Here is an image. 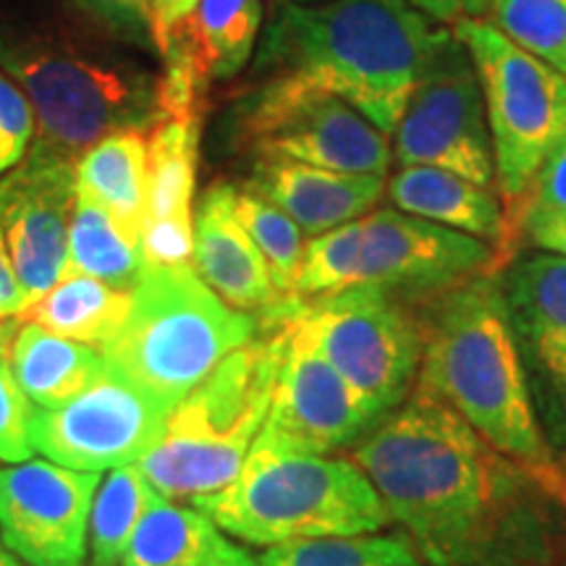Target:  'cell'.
Returning <instances> with one entry per match:
<instances>
[{"label": "cell", "instance_id": "obj_24", "mask_svg": "<svg viewBox=\"0 0 566 566\" xmlns=\"http://www.w3.org/2000/svg\"><path fill=\"white\" fill-rule=\"evenodd\" d=\"M200 113L168 116L147 137L145 221H192ZM145 226V223H142Z\"/></svg>", "mask_w": 566, "mask_h": 566}, {"label": "cell", "instance_id": "obj_6", "mask_svg": "<svg viewBox=\"0 0 566 566\" xmlns=\"http://www.w3.org/2000/svg\"><path fill=\"white\" fill-rule=\"evenodd\" d=\"M258 334V317L226 304L192 265H145L126 323L101 352L113 373L171 412Z\"/></svg>", "mask_w": 566, "mask_h": 566}, {"label": "cell", "instance_id": "obj_43", "mask_svg": "<svg viewBox=\"0 0 566 566\" xmlns=\"http://www.w3.org/2000/svg\"><path fill=\"white\" fill-rule=\"evenodd\" d=\"M286 3H296V6H315V3H328V0H286Z\"/></svg>", "mask_w": 566, "mask_h": 566}, {"label": "cell", "instance_id": "obj_31", "mask_svg": "<svg viewBox=\"0 0 566 566\" xmlns=\"http://www.w3.org/2000/svg\"><path fill=\"white\" fill-rule=\"evenodd\" d=\"M485 21L566 74V0H491Z\"/></svg>", "mask_w": 566, "mask_h": 566}, {"label": "cell", "instance_id": "obj_14", "mask_svg": "<svg viewBox=\"0 0 566 566\" xmlns=\"http://www.w3.org/2000/svg\"><path fill=\"white\" fill-rule=\"evenodd\" d=\"M495 265V247L470 233L396 208H375L363 218L359 283H373L407 302L436 300L478 275L493 273Z\"/></svg>", "mask_w": 566, "mask_h": 566}, {"label": "cell", "instance_id": "obj_35", "mask_svg": "<svg viewBox=\"0 0 566 566\" xmlns=\"http://www.w3.org/2000/svg\"><path fill=\"white\" fill-rule=\"evenodd\" d=\"M139 250L147 265H192L195 221H145Z\"/></svg>", "mask_w": 566, "mask_h": 566}, {"label": "cell", "instance_id": "obj_33", "mask_svg": "<svg viewBox=\"0 0 566 566\" xmlns=\"http://www.w3.org/2000/svg\"><path fill=\"white\" fill-rule=\"evenodd\" d=\"M17 331V321L0 323V459L9 464L27 462L34 454V446L30 441L34 407L21 391L11 365V344Z\"/></svg>", "mask_w": 566, "mask_h": 566}, {"label": "cell", "instance_id": "obj_8", "mask_svg": "<svg viewBox=\"0 0 566 566\" xmlns=\"http://www.w3.org/2000/svg\"><path fill=\"white\" fill-rule=\"evenodd\" d=\"M451 30L470 51L483 84L495 187L516 233L530 187L566 134V74L514 45L491 21H459Z\"/></svg>", "mask_w": 566, "mask_h": 566}, {"label": "cell", "instance_id": "obj_36", "mask_svg": "<svg viewBox=\"0 0 566 566\" xmlns=\"http://www.w3.org/2000/svg\"><path fill=\"white\" fill-rule=\"evenodd\" d=\"M74 3L113 32L153 45V0H74Z\"/></svg>", "mask_w": 566, "mask_h": 566}, {"label": "cell", "instance_id": "obj_11", "mask_svg": "<svg viewBox=\"0 0 566 566\" xmlns=\"http://www.w3.org/2000/svg\"><path fill=\"white\" fill-rule=\"evenodd\" d=\"M391 153L399 168L433 166L480 187H495L483 84L454 30L424 63L391 134Z\"/></svg>", "mask_w": 566, "mask_h": 566}, {"label": "cell", "instance_id": "obj_25", "mask_svg": "<svg viewBox=\"0 0 566 566\" xmlns=\"http://www.w3.org/2000/svg\"><path fill=\"white\" fill-rule=\"evenodd\" d=\"M129 307L132 292L113 289L90 275L69 273L27 310V317L55 336L103 349L122 331Z\"/></svg>", "mask_w": 566, "mask_h": 566}, {"label": "cell", "instance_id": "obj_13", "mask_svg": "<svg viewBox=\"0 0 566 566\" xmlns=\"http://www.w3.org/2000/svg\"><path fill=\"white\" fill-rule=\"evenodd\" d=\"M166 409L105 365L87 391L55 409H32L30 441L51 462L80 472L137 464L166 422Z\"/></svg>", "mask_w": 566, "mask_h": 566}, {"label": "cell", "instance_id": "obj_40", "mask_svg": "<svg viewBox=\"0 0 566 566\" xmlns=\"http://www.w3.org/2000/svg\"><path fill=\"white\" fill-rule=\"evenodd\" d=\"M522 233H527L530 242L537 250L556 252L566 258V212H541V216H527L522 221Z\"/></svg>", "mask_w": 566, "mask_h": 566}, {"label": "cell", "instance_id": "obj_19", "mask_svg": "<svg viewBox=\"0 0 566 566\" xmlns=\"http://www.w3.org/2000/svg\"><path fill=\"white\" fill-rule=\"evenodd\" d=\"M501 292L522 359L558 394L566 380V258L546 250L522 254L501 275Z\"/></svg>", "mask_w": 566, "mask_h": 566}, {"label": "cell", "instance_id": "obj_16", "mask_svg": "<svg viewBox=\"0 0 566 566\" xmlns=\"http://www.w3.org/2000/svg\"><path fill=\"white\" fill-rule=\"evenodd\" d=\"M101 472L27 459L0 470V541L30 566H82Z\"/></svg>", "mask_w": 566, "mask_h": 566}, {"label": "cell", "instance_id": "obj_18", "mask_svg": "<svg viewBox=\"0 0 566 566\" xmlns=\"http://www.w3.org/2000/svg\"><path fill=\"white\" fill-rule=\"evenodd\" d=\"M244 189L286 212L302 233L317 237L375 210L386 195V176L342 174L294 160L254 158Z\"/></svg>", "mask_w": 566, "mask_h": 566}, {"label": "cell", "instance_id": "obj_23", "mask_svg": "<svg viewBox=\"0 0 566 566\" xmlns=\"http://www.w3.org/2000/svg\"><path fill=\"white\" fill-rule=\"evenodd\" d=\"M145 132L108 134L76 160V192L108 210L137 242L145 223Z\"/></svg>", "mask_w": 566, "mask_h": 566}, {"label": "cell", "instance_id": "obj_41", "mask_svg": "<svg viewBox=\"0 0 566 566\" xmlns=\"http://www.w3.org/2000/svg\"><path fill=\"white\" fill-rule=\"evenodd\" d=\"M27 310H30V302H27L24 289L17 279V271H13L11 254L6 250V239L0 233V323L24 315Z\"/></svg>", "mask_w": 566, "mask_h": 566}, {"label": "cell", "instance_id": "obj_15", "mask_svg": "<svg viewBox=\"0 0 566 566\" xmlns=\"http://www.w3.org/2000/svg\"><path fill=\"white\" fill-rule=\"evenodd\" d=\"M76 202V160L34 142L0 179V233L30 307L63 279Z\"/></svg>", "mask_w": 566, "mask_h": 566}, {"label": "cell", "instance_id": "obj_1", "mask_svg": "<svg viewBox=\"0 0 566 566\" xmlns=\"http://www.w3.org/2000/svg\"><path fill=\"white\" fill-rule=\"evenodd\" d=\"M428 566H556L566 506L420 386L349 449Z\"/></svg>", "mask_w": 566, "mask_h": 566}, {"label": "cell", "instance_id": "obj_44", "mask_svg": "<svg viewBox=\"0 0 566 566\" xmlns=\"http://www.w3.org/2000/svg\"><path fill=\"white\" fill-rule=\"evenodd\" d=\"M558 401H562V407H564V415H566V380H564L562 391H558Z\"/></svg>", "mask_w": 566, "mask_h": 566}, {"label": "cell", "instance_id": "obj_4", "mask_svg": "<svg viewBox=\"0 0 566 566\" xmlns=\"http://www.w3.org/2000/svg\"><path fill=\"white\" fill-rule=\"evenodd\" d=\"M281 354V323L260 315V334L184 396L137 462L155 491L195 504L239 475L271 409Z\"/></svg>", "mask_w": 566, "mask_h": 566}, {"label": "cell", "instance_id": "obj_5", "mask_svg": "<svg viewBox=\"0 0 566 566\" xmlns=\"http://www.w3.org/2000/svg\"><path fill=\"white\" fill-rule=\"evenodd\" d=\"M192 506L250 546L380 533L394 525L386 501L352 459L300 454L260 441L229 485Z\"/></svg>", "mask_w": 566, "mask_h": 566}, {"label": "cell", "instance_id": "obj_21", "mask_svg": "<svg viewBox=\"0 0 566 566\" xmlns=\"http://www.w3.org/2000/svg\"><path fill=\"white\" fill-rule=\"evenodd\" d=\"M118 566H258V556L197 506L155 491Z\"/></svg>", "mask_w": 566, "mask_h": 566}, {"label": "cell", "instance_id": "obj_42", "mask_svg": "<svg viewBox=\"0 0 566 566\" xmlns=\"http://www.w3.org/2000/svg\"><path fill=\"white\" fill-rule=\"evenodd\" d=\"M0 566H21V562H19V556L13 554V551L6 546L3 541H0Z\"/></svg>", "mask_w": 566, "mask_h": 566}, {"label": "cell", "instance_id": "obj_9", "mask_svg": "<svg viewBox=\"0 0 566 566\" xmlns=\"http://www.w3.org/2000/svg\"><path fill=\"white\" fill-rule=\"evenodd\" d=\"M304 334L354 388L367 412L384 420L417 388L422 365V317L412 302L373 283L302 300L289 296Z\"/></svg>", "mask_w": 566, "mask_h": 566}, {"label": "cell", "instance_id": "obj_30", "mask_svg": "<svg viewBox=\"0 0 566 566\" xmlns=\"http://www.w3.org/2000/svg\"><path fill=\"white\" fill-rule=\"evenodd\" d=\"M365 218V216H363ZM363 218L338 226L304 244L302 265L296 273L294 296L315 300L359 286V260H363Z\"/></svg>", "mask_w": 566, "mask_h": 566}, {"label": "cell", "instance_id": "obj_20", "mask_svg": "<svg viewBox=\"0 0 566 566\" xmlns=\"http://www.w3.org/2000/svg\"><path fill=\"white\" fill-rule=\"evenodd\" d=\"M391 208L422 221L446 226L491 247H504L512 237L509 216L493 189L433 166H405L386 181Z\"/></svg>", "mask_w": 566, "mask_h": 566}, {"label": "cell", "instance_id": "obj_29", "mask_svg": "<svg viewBox=\"0 0 566 566\" xmlns=\"http://www.w3.org/2000/svg\"><path fill=\"white\" fill-rule=\"evenodd\" d=\"M155 488L137 464L111 470L97 488L90 512V566H118L129 546L139 516L145 514Z\"/></svg>", "mask_w": 566, "mask_h": 566}, {"label": "cell", "instance_id": "obj_27", "mask_svg": "<svg viewBox=\"0 0 566 566\" xmlns=\"http://www.w3.org/2000/svg\"><path fill=\"white\" fill-rule=\"evenodd\" d=\"M210 80H231L252 59L263 30L260 0H200L184 24Z\"/></svg>", "mask_w": 566, "mask_h": 566}, {"label": "cell", "instance_id": "obj_26", "mask_svg": "<svg viewBox=\"0 0 566 566\" xmlns=\"http://www.w3.org/2000/svg\"><path fill=\"white\" fill-rule=\"evenodd\" d=\"M145 265L137 239L108 210L76 192L69 229V265L63 275H90L113 289L132 292Z\"/></svg>", "mask_w": 566, "mask_h": 566}, {"label": "cell", "instance_id": "obj_38", "mask_svg": "<svg viewBox=\"0 0 566 566\" xmlns=\"http://www.w3.org/2000/svg\"><path fill=\"white\" fill-rule=\"evenodd\" d=\"M409 3L443 27H454L459 21H485L491 11V0H409Z\"/></svg>", "mask_w": 566, "mask_h": 566}, {"label": "cell", "instance_id": "obj_32", "mask_svg": "<svg viewBox=\"0 0 566 566\" xmlns=\"http://www.w3.org/2000/svg\"><path fill=\"white\" fill-rule=\"evenodd\" d=\"M237 212L242 218L247 233L258 244L260 254L271 268V279L279 289L281 296H294L296 273L302 265V229L296 226L286 212L275 208L260 195L250 189L237 192Z\"/></svg>", "mask_w": 566, "mask_h": 566}, {"label": "cell", "instance_id": "obj_39", "mask_svg": "<svg viewBox=\"0 0 566 566\" xmlns=\"http://www.w3.org/2000/svg\"><path fill=\"white\" fill-rule=\"evenodd\" d=\"M200 0H153V45L163 53L176 32L192 19Z\"/></svg>", "mask_w": 566, "mask_h": 566}, {"label": "cell", "instance_id": "obj_37", "mask_svg": "<svg viewBox=\"0 0 566 566\" xmlns=\"http://www.w3.org/2000/svg\"><path fill=\"white\" fill-rule=\"evenodd\" d=\"M541 212H566V134L556 145V150L548 155V160L543 163L533 187H530V195L520 212V231L527 216H541Z\"/></svg>", "mask_w": 566, "mask_h": 566}, {"label": "cell", "instance_id": "obj_7", "mask_svg": "<svg viewBox=\"0 0 566 566\" xmlns=\"http://www.w3.org/2000/svg\"><path fill=\"white\" fill-rule=\"evenodd\" d=\"M0 69L30 97L38 145L63 158L80 160L108 134L150 132L163 122L160 84L122 61L0 34Z\"/></svg>", "mask_w": 566, "mask_h": 566}, {"label": "cell", "instance_id": "obj_12", "mask_svg": "<svg viewBox=\"0 0 566 566\" xmlns=\"http://www.w3.org/2000/svg\"><path fill=\"white\" fill-rule=\"evenodd\" d=\"M263 315L283 328V354L273 401L258 441L300 454H336L352 449L370 433L375 417L367 412L354 388L323 357L313 338L292 315V302L283 296Z\"/></svg>", "mask_w": 566, "mask_h": 566}, {"label": "cell", "instance_id": "obj_17", "mask_svg": "<svg viewBox=\"0 0 566 566\" xmlns=\"http://www.w3.org/2000/svg\"><path fill=\"white\" fill-rule=\"evenodd\" d=\"M237 192L233 184L218 181L202 195L195 212L192 268L226 304L263 315L283 296L239 218Z\"/></svg>", "mask_w": 566, "mask_h": 566}, {"label": "cell", "instance_id": "obj_10", "mask_svg": "<svg viewBox=\"0 0 566 566\" xmlns=\"http://www.w3.org/2000/svg\"><path fill=\"white\" fill-rule=\"evenodd\" d=\"M239 137L254 158L294 160L342 174L386 176L391 137L342 97L289 80H265L239 105Z\"/></svg>", "mask_w": 566, "mask_h": 566}, {"label": "cell", "instance_id": "obj_28", "mask_svg": "<svg viewBox=\"0 0 566 566\" xmlns=\"http://www.w3.org/2000/svg\"><path fill=\"white\" fill-rule=\"evenodd\" d=\"M258 566H428L405 530L283 543L258 556Z\"/></svg>", "mask_w": 566, "mask_h": 566}, {"label": "cell", "instance_id": "obj_3", "mask_svg": "<svg viewBox=\"0 0 566 566\" xmlns=\"http://www.w3.org/2000/svg\"><path fill=\"white\" fill-rule=\"evenodd\" d=\"M420 317L424 344L417 386L525 467L566 506V467L537 420L501 275L483 273L436 296Z\"/></svg>", "mask_w": 566, "mask_h": 566}, {"label": "cell", "instance_id": "obj_22", "mask_svg": "<svg viewBox=\"0 0 566 566\" xmlns=\"http://www.w3.org/2000/svg\"><path fill=\"white\" fill-rule=\"evenodd\" d=\"M11 365L32 407L55 409L101 378L105 357L97 346L71 342L38 323H27L13 336Z\"/></svg>", "mask_w": 566, "mask_h": 566}, {"label": "cell", "instance_id": "obj_2", "mask_svg": "<svg viewBox=\"0 0 566 566\" xmlns=\"http://www.w3.org/2000/svg\"><path fill=\"white\" fill-rule=\"evenodd\" d=\"M451 27L436 24L409 0H279L254 69L331 92L391 137L424 63Z\"/></svg>", "mask_w": 566, "mask_h": 566}, {"label": "cell", "instance_id": "obj_34", "mask_svg": "<svg viewBox=\"0 0 566 566\" xmlns=\"http://www.w3.org/2000/svg\"><path fill=\"white\" fill-rule=\"evenodd\" d=\"M34 118L30 97L0 69V176H6L27 158L34 137Z\"/></svg>", "mask_w": 566, "mask_h": 566}]
</instances>
